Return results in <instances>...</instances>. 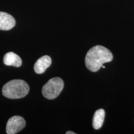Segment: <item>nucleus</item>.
<instances>
[{
	"label": "nucleus",
	"instance_id": "obj_7",
	"mask_svg": "<svg viewBox=\"0 0 134 134\" xmlns=\"http://www.w3.org/2000/svg\"><path fill=\"white\" fill-rule=\"evenodd\" d=\"M3 62L7 66L19 67L22 65V60L19 55L10 52L4 55Z\"/></svg>",
	"mask_w": 134,
	"mask_h": 134
},
{
	"label": "nucleus",
	"instance_id": "obj_1",
	"mask_svg": "<svg viewBox=\"0 0 134 134\" xmlns=\"http://www.w3.org/2000/svg\"><path fill=\"white\" fill-rule=\"evenodd\" d=\"M113 59V53L109 50L101 46L91 48L85 57V65L91 71L96 72L103 66L105 63L111 62Z\"/></svg>",
	"mask_w": 134,
	"mask_h": 134
},
{
	"label": "nucleus",
	"instance_id": "obj_8",
	"mask_svg": "<svg viewBox=\"0 0 134 134\" xmlns=\"http://www.w3.org/2000/svg\"><path fill=\"white\" fill-rule=\"evenodd\" d=\"M105 117V111L103 109H99L95 112L93 117V126L94 129H99L102 127Z\"/></svg>",
	"mask_w": 134,
	"mask_h": 134
},
{
	"label": "nucleus",
	"instance_id": "obj_5",
	"mask_svg": "<svg viewBox=\"0 0 134 134\" xmlns=\"http://www.w3.org/2000/svg\"><path fill=\"white\" fill-rule=\"evenodd\" d=\"M16 25L14 18L8 13L0 12V30L9 31Z\"/></svg>",
	"mask_w": 134,
	"mask_h": 134
},
{
	"label": "nucleus",
	"instance_id": "obj_4",
	"mask_svg": "<svg viewBox=\"0 0 134 134\" xmlns=\"http://www.w3.org/2000/svg\"><path fill=\"white\" fill-rule=\"evenodd\" d=\"M26 126L24 119L19 115H14L8 120L6 131L8 134H16L21 131Z\"/></svg>",
	"mask_w": 134,
	"mask_h": 134
},
{
	"label": "nucleus",
	"instance_id": "obj_3",
	"mask_svg": "<svg viewBox=\"0 0 134 134\" xmlns=\"http://www.w3.org/2000/svg\"><path fill=\"white\" fill-rule=\"evenodd\" d=\"M64 87L63 80L55 77L48 80L42 88V94L48 99H53L59 96Z\"/></svg>",
	"mask_w": 134,
	"mask_h": 134
},
{
	"label": "nucleus",
	"instance_id": "obj_2",
	"mask_svg": "<svg viewBox=\"0 0 134 134\" xmlns=\"http://www.w3.org/2000/svg\"><path fill=\"white\" fill-rule=\"evenodd\" d=\"M29 91L28 84L22 80H13L6 83L3 87V96L9 99L24 98Z\"/></svg>",
	"mask_w": 134,
	"mask_h": 134
},
{
	"label": "nucleus",
	"instance_id": "obj_9",
	"mask_svg": "<svg viewBox=\"0 0 134 134\" xmlns=\"http://www.w3.org/2000/svg\"><path fill=\"white\" fill-rule=\"evenodd\" d=\"M66 134H75L74 132H71V131H68L66 132Z\"/></svg>",
	"mask_w": 134,
	"mask_h": 134
},
{
	"label": "nucleus",
	"instance_id": "obj_6",
	"mask_svg": "<svg viewBox=\"0 0 134 134\" xmlns=\"http://www.w3.org/2000/svg\"><path fill=\"white\" fill-rule=\"evenodd\" d=\"M52 63V59L48 55H44L37 60L36 63L34 64V69L36 73L37 74H42L44 73L50 66Z\"/></svg>",
	"mask_w": 134,
	"mask_h": 134
}]
</instances>
